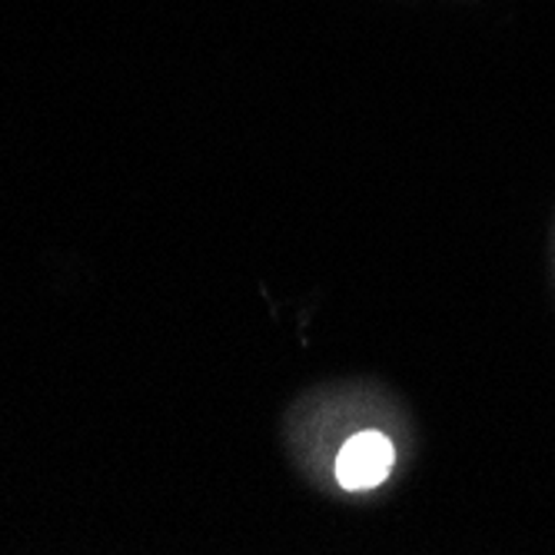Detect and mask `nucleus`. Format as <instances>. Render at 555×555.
Wrapping results in <instances>:
<instances>
[{
    "label": "nucleus",
    "instance_id": "nucleus-1",
    "mask_svg": "<svg viewBox=\"0 0 555 555\" xmlns=\"http://www.w3.org/2000/svg\"><path fill=\"white\" fill-rule=\"evenodd\" d=\"M392 469V442L383 433H357L343 442L336 460V479L343 489H376Z\"/></svg>",
    "mask_w": 555,
    "mask_h": 555
}]
</instances>
